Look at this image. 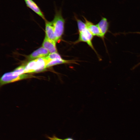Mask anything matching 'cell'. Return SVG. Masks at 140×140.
<instances>
[{
    "mask_svg": "<svg viewBox=\"0 0 140 140\" xmlns=\"http://www.w3.org/2000/svg\"><path fill=\"white\" fill-rule=\"evenodd\" d=\"M55 10L54 17L51 22L55 35L58 41L61 39L64 34L65 21L62 15L61 9L60 8L58 10L55 7Z\"/></svg>",
    "mask_w": 140,
    "mask_h": 140,
    "instance_id": "obj_1",
    "label": "cell"
},
{
    "mask_svg": "<svg viewBox=\"0 0 140 140\" xmlns=\"http://www.w3.org/2000/svg\"><path fill=\"white\" fill-rule=\"evenodd\" d=\"M49 62L46 57L33 60L25 65L24 73L38 72L44 71Z\"/></svg>",
    "mask_w": 140,
    "mask_h": 140,
    "instance_id": "obj_2",
    "label": "cell"
},
{
    "mask_svg": "<svg viewBox=\"0 0 140 140\" xmlns=\"http://www.w3.org/2000/svg\"><path fill=\"white\" fill-rule=\"evenodd\" d=\"M31 77L33 76L26 74L18 75L15 73L13 71L7 72L4 74L1 78L0 86Z\"/></svg>",
    "mask_w": 140,
    "mask_h": 140,
    "instance_id": "obj_3",
    "label": "cell"
},
{
    "mask_svg": "<svg viewBox=\"0 0 140 140\" xmlns=\"http://www.w3.org/2000/svg\"><path fill=\"white\" fill-rule=\"evenodd\" d=\"M79 38L74 42V44H77L81 42L86 43L97 53L92 42L94 36L87 28L81 32L79 33Z\"/></svg>",
    "mask_w": 140,
    "mask_h": 140,
    "instance_id": "obj_4",
    "label": "cell"
},
{
    "mask_svg": "<svg viewBox=\"0 0 140 140\" xmlns=\"http://www.w3.org/2000/svg\"><path fill=\"white\" fill-rule=\"evenodd\" d=\"M49 54L48 51L42 46L34 51L29 56L28 58L29 60H32L46 57Z\"/></svg>",
    "mask_w": 140,
    "mask_h": 140,
    "instance_id": "obj_5",
    "label": "cell"
},
{
    "mask_svg": "<svg viewBox=\"0 0 140 140\" xmlns=\"http://www.w3.org/2000/svg\"><path fill=\"white\" fill-rule=\"evenodd\" d=\"M85 23L86 25L87 28L93 36H95L102 38L103 37L100 30L97 25H95L92 22L88 20L84 17Z\"/></svg>",
    "mask_w": 140,
    "mask_h": 140,
    "instance_id": "obj_6",
    "label": "cell"
},
{
    "mask_svg": "<svg viewBox=\"0 0 140 140\" xmlns=\"http://www.w3.org/2000/svg\"><path fill=\"white\" fill-rule=\"evenodd\" d=\"M24 1L27 7L32 10L44 20H46L43 12L39 7L33 1V0H24Z\"/></svg>",
    "mask_w": 140,
    "mask_h": 140,
    "instance_id": "obj_7",
    "label": "cell"
},
{
    "mask_svg": "<svg viewBox=\"0 0 140 140\" xmlns=\"http://www.w3.org/2000/svg\"><path fill=\"white\" fill-rule=\"evenodd\" d=\"M56 42L48 38L45 36L42 44V47L47 49L50 53L57 52Z\"/></svg>",
    "mask_w": 140,
    "mask_h": 140,
    "instance_id": "obj_8",
    "label": "cell"
},
{
    "mask_svg": "<svg viewBox=\"0 0 140 140\" xmlns=\"http://www.w3.org/2000/svg\"><path fill=\"white\" fill-rule=\"evenodd\" d=\"M45 20L46 36L49 39L56 42L58 41L55 34L53 27L51 22Z\"/></svg>",
    "mask_w": 140,
    "mask_h": 140,
    "instance_id": "obj_9",
    "label": "cell"
},
{
    "mask_svg": "<svg viewBox=\"0 0 140 140\" xmlns=\"http://www.w3.org/2000/svg\"><path fill=\"white\" fill-rule=\"evenodd\" d=\"M96 25L100 30L103 40L106 34L108 31L109 23L106 18L102 17L100 20Z\"/></svg>",
    "mask_w": 140,
    "mask_h": 140,
    "instance_id": "obj_10",
    "label": "cell"
},
{
    "mask_svg": "<svg viewBox=\"0 0 140 140\" xmlns=\"http://www.w3.org/2000/svg\"><path fill=\"white\" fill-rule=\"evenodd\" d=\"M76 60H66L62 58L52 60L49 62L46 65V67L48 68L57 65L62 64H77Z\"/></svg>",
    "mask_w": 140,
    "mask_h": 140,
    "instance_id": "obj_11",
    "label": "cell"
},
{
    "mask_svg": "<svg viewBox=\"0 0 140 140\" xmlns=\"http://www.w3.org/2000/svg\"><path fill=\"white\" fill-rule=\"evenodd\" d=\"M74 17L77 22L79 32H80L87 28L86 25L85 23L78 19L76 16Z\"/></svg>",
    "mask_w": 140,
    "mask_h": 140,
    "instance_id": "obj_12",
    "label": "cell"
},
{
    "mask_svg": "<svg viewBox=\"0 0 140 140\" xmlns=\"http://www.w3.org/2000/svg\"><path fill=\"white\" fill-rule=\"evenodd\" d=\"M46 57L50 61L53 60L62 58L61 56L58 52L50 53Z\"/></svg>",
    "mask_w": 140,
    "mask_h": 140,
    "instance_id": "obj_13",
    "label": "cell"
},
{
    "mask_svg": "<svg viewBox=\"0 0 140 140\" xmlns=\"http://www.w3.org/2000/svg\"><path fill=\"white\" fill-rule=\"evenodd\" d=\"M25 65H21L16 68L13 72L15 73L20 75L24 73Z\"/></svg>",
    "mask_w": 140,
    "mask_h": 140,
    "instance_id": "obj_14",
    "label": "cell"
},
{
    "mask_svg": "<svg viewBox=\"0 0 140 140\" xmlns=\"http://www.w3.org/2000/svg\"><path fill=\"white\" fill-rule=\"evenodd\" d=\"M47 137L50 140H74L73 138L69 137H67L64 139L60 138L55 135H53L52 137L48 136Z\"/></svg>",
    "mask_w": 140,
    "mask_h": 140,
    "instance_id": "obj_15",
    "label": "cell"
},
{
    "mask_svg": "<svg viewBox=\"0 0 140 140\" xmlns=\"http://www.w3.org/2000/svg\"><path fill=\"white\" fill-rule=\"evenodd\" d=\"M140 65V62L138 64H137L135 66L132 68V69H133L135 68L136 67H137L138 66H139Z\"/></svg>",
    "mask_w": 140,
    "mask_h": 140,
    "instance_id": "obj_16",
    "label": "cell"
},
{
    "mask_svg": "<svg viewBox=\"0 0 140 140\" xmlns=\"http://www.w3.org/2000/svg\"><path fill=\"white\" fill-rule=\"evenodd\" d=\"M129 33H136L137 34H140V32H129Z\"/></svg>",
    "mask_w": 140,
    "mask_h": 140,
    "instance_id": "obj_17",
    "label": "cell"
}]
</instances>
